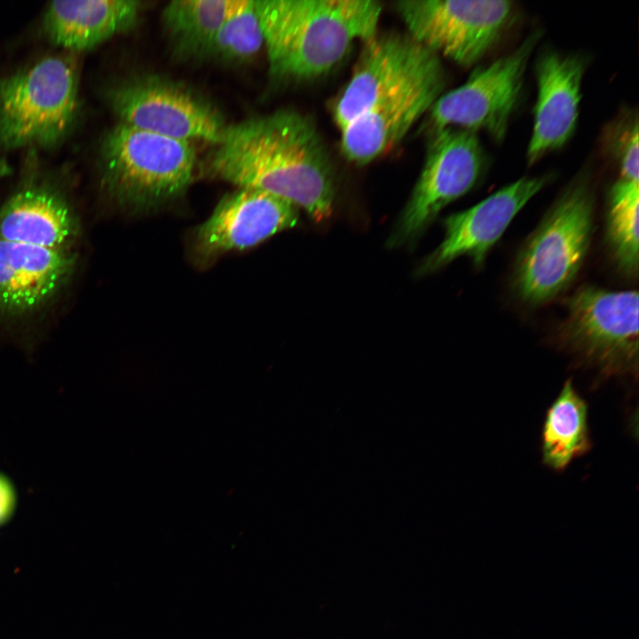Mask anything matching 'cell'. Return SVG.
Here are the masks:
<instances>
[{
  "instance_id": "16",
  "label": "cell",
  "mask_w": 639,
  "mask_h": 639,
  "mask_svg": "<svg viewBox=\"0 0 639 639\" xmlns=\"http://www.w3.org/2000/svg\"><path fill=\"white\" fill-rule=\"evenodd\" d=\"M75 265L70 250L0 239V312L16 316L39 309L64 287Z\"/></svg>"
},
{
  "instance_id": "5",
  "label": "cell",
  "mask_w": 639,
  "mask_h": 639,
  "mask_svg": "<svg viewBox=\"0 0 639 639\" xmlns=\"http://www.w3.org/2000/svg\"><path fill=\"white\" fill-rule=\"evenodd\" d=\"M78 109L75 65L47 57L0 79V145L51 146L63 139Z\"/></svg>"
},
{
  "instance_id": "21",
  "label": "cell",
  "mask_w": 639,
  "mask_h": 639,
  "mask_svg": "<svg viewBox=\"0 0 639 639\" xmlns=\"http://www.w3.org/2000/svg\"><path fill=\"white\" fill-rule=\"evenodd\" d=\"M639 181L619 178L607 198L606 241L618 267L636 277L639 262Z\"/></svg>"
},
{
  "instance_id": "17",
  "label": "cell",
  "mask_w": 639,
  "mask_h": 639,
  "mask_svg": "<svg viewBox=\"0 0 639 639\" xmlns=\"http://www.w3.org/2000/svg\"><path fill=\"white\" fill-rule=\"evenodd\" d=\"M77 234V220L69 205L43 186L18 191L0 209L1 240L70 250Z\"/></svg>"
},
{
  "instance_id": "20",
  "label": "cell",
  "mask_w": 639,
  "mask_h": 639,
  "mask_svg": "<svg viewBox=\"0 0 639 639\" xmlns=\"http://www.w3.org/2000/svg\"><path fill=\"white\" fill-rule=\"evenodd\" d=\"M240 0H174L162 12L164 32L173 54L204 59L217 31Z\"/></svg>"
},
{
  "instance_id": "12",
  "label": "cell",
  "mask_w": 639,
  "mask_h": 639,
  "mask_svg": "<svg viewBox=\"0 0 639 639\" xmlns=\"http://www.w3.org/2000/svg\"><path fill=\"white\" fill-rule=\"evenodd\" d=\"M298 208L280 197L248 187L224 196L210 217L200 225L192 240L198 263L253 248L272 235L294 227Z\"/></svg>"
},
{
  "instance_id": "24",
  "label": "cell",
  "mask_w": 639,
  "mask_h": 639,
  "mask_svg": "<svg viewBox=\"0 0 639 639\" xmlns=\"http://www.w3.org/2000/svg\"><path fill=\"white\" fill-rule=\"evenodd\" d=\"M16 496L10 480L0 473V525L4 523L12 514Z\"/></svg>"
},
{
  "instance_id": "13",
  "label": "cell",
  "mask_w": 639,
  "mask_h": 639,
  "mask_svg": "<svg viewBox=\"0 0 639 639\" xmlns=\"http://www.w3.org/2000/svg\"><path fill=\"white\" fill-rule=\"evenodd\" d=\"M550 176L524 177L503 186L471 208L444 220L441 244L423 261L420 274L435 272L467 256L480 267L514 217L548 183Z\"/></svg>"
},
{
  "instance_id": "10",
  "label": "cell",
  "mask_w": 639,
  "mask_h": 639,
  "mask_svg": "<svg viewBox=\"0 0 639 639\" xmlns=\"http://www.w3.org/2000/svg\"><path fill=\"white\" fill-rule=\"evenodd\" d=\"M568 344L604 375L636 374L639 297L635 290L584 286L567 303Z\"/></svg>"
},
{
  "instance_id": "25",
  "label": "cell",
  "mask_w": 639,
  "mask_h": 639,
  "mask_svg": "<svg viewBox=\"0 0 639 639\" xmlns=\"http://www.w3.org/2000/svg\"><path fill=\"white\" fill-rule=\"evenodd\" d=\"M10 172L9 166L4 162H0V178L6 176Z\"/></svg>"
},
{
  "instance_id": "11",
  "label": "cell",
  "mask_w": 639,
  "mask_h": 639,
  "mask_svg": "<svg viewBox=\"0 0 639 639\" xmlns=\"http://www.w3.org/2000/svg\"><path fill=\"white\" fill-rule=\"evenodd\" d=\"M440 63V57L408 34L377 33L364 43L351 76L335 101V124L341 130Z\"/></svg>"
},
{
  "instance_id": "14",
  "label": "cell",
  "mask_w": 639,
  "mask_h": 639,
  "mask_svg": "<svg viewBox=\"0 0 639 639\" xmlns=\"http://www.w3.org/2000/svg\"><path fill=\"white\" fill-rule=\"evenodd\" d=\"M442 63L356 117L341 131L343 156L367 164L397 146L443 94Z\"/></svg>"
},
{
  "instance_id": "2",
  "label": "cell",
  "mask_w": 639,
  "mask_h": 639,
  "mask_svg": "<svg viewBox=\"0 0 639 639\" xmlns=\"http://www.w3.org/2000/svg\"><path fill=\"white\" fill-rule=\"evenodd\" d=\"M272 76L306 80L333 69L353 43L377 34L374 0H255Z\"/></svg>"
},
{
  "instance_id": "19",
  "label": "cell",
  "mask_w": 639,
  "mask_h": 639,
  "mask_svg": "<svg viewBox=\"0 0 639 639\" xmlns=\"http://www.w3.org/2000/svg\"><path fill=\"white\" fill-rule=\"evenodd\" d=\"M591 446L588 404L568 379L545 415L542 462L555 471H563Z\"/></svg>"
},
{
  "instance_id": "18",
  "label": "cell",
  "mask_w": 639,
  "mask_h": 639,
  "mask_svg": "<svg viewBox=\"0 0 639 639\" xmlns=\"http://www.w3.org/2000/svg\"><path fill=\"white\" fill-rule=\"evenodd\" d=\"M142 7L135 0L54 1L45 11L43 26L55 44L83 51L135 28Z\"/></svg>"
},
{
  "instance_id": "23",
  "label": "cell",
  "mask_w": 639,
  "mask_h": 639,
  "mask_svg": "<svg viewBox=\"0 0 639 639\" xmlns=\"http://www.w3.org/2000/svg\"><path fill=\"white\" fill-rule=\"evenodd\" d=\"M609 151L619 165L620 178L639 181L638 119L629 114L613 124L608 133Z\"/></svg>"
},
{
  "instance_id": "22",
  "label": "cell",
  "mask_w": 639,
  "mask_h": 639,
  "mask_svg": "<svg viewBox=\"0 0 639 639\" xmlns=\"http://www.w3.org/2000/svg\"><path fill=\"white\" fill-rule=\"evenodd\" d=\"M264 47L255 0H240L213 37L204 59L225 65H241Z\"/></svg>"
},
{
  "instance_id": "6",
  "label": "cell",
  "mask_w": 639,
  "mask_h": 639,
  "mask_svg": "<svg viewBox=\"0 0 639 639\" xmlns=\"http://www.w3.org/2000/svg\"><path fill=\"white\" fill-rule=\"evenodd\" d=\"M119 122L168 138L219 144L230 124L204 95L158 74H138L106 91Z\"/></svg>"
},
{
  "instance_id": "9",
  "label": "cell",
  "mask_w": 639,
  "mask_h": 639,
  "mask_svg": "<svg viewBox=\"0 0 639 639\" xmlns=\"http://www.w3.org/2000/svg\"><path fill=\"white\" fill-rule=\"evenodd\" d=\"M486 166L476 132L456 127L431 131L423 167L390 235L389 247L417 239L445 207L478 184Z\"/></svg>"
},
{
  "instance_id": "3",
  "label": "cell",
  "mask_w": 639,
  "mask_h": 639,
  "mask_svg": "<svg viewBox=\"0 0 639 639\" xmlns=\"http://www.w3.org/2000/svg\"><path fill=\"white\" fill-rule=\"evenodd\" d=\"M594 195L589 178L577 177L522 246L515 264L518 296L532 305L558 296L573 281L590 245Z\"/></svg>"
},
{
  "instance_id": "8",
  "label": "cell",
  "mask_w": 639,
  "mask_h": 639,
  "mask_svg": "<svg viewBox=\"0 0 639 639\" xmlns=\"http://www.w3.org/2000/svg\"><path fill=\"white\" fill-rule=\"evenodd\" d=\"M540 36L539 31L531 33L514 51L475 68L465 83L443 93L428 112L430 130L456 127L484 131L493 141L502 142Z\"/></svg>"
},
{
  "instance_id": "1",
  "label": "cell",
  "mask_w": 639,
  "mask_h": 639,
  "mask_svg": "<svg viewBox=\"0 0 639 639\" xmlns=\"http://www.w3.org/2000/svg\"><path fill=\"white\" fill-rule=\"evenodd\" d=\"M209 163L221 179L288 201L315 222L332 214V162L312 121L296 111L281 109L230 124Z\"/></svg>"
},
{
  "instance_id": "4",
  "label": "cell",
  "mask_w": 639,
  "mask_h": 639,
  "mask_svg": "<svg viewBox=\"0 0 639 639\" xmlns=\"http://www.w3.org/2000/svg\"><path fill=\"white\" fill-rule=\"evenodd\" d=\"M100 155L109 193L122 206L138 210L182 196L192 183L197 161L192 142L121 122L105 137Z\"/></svg>"
},
{
  "instance_id": "15",
  "label": "cell",
  "mask_w": 639,
  "mask_h": 639,
  "mask_svg": "<svg viewBox=\"0 0 639 639\" xmlns=\"http://www.w3.org/2000/svg\"><path fill=\"white\" fill-rule=\"evenodd\" d=\"M586 60L578 54L548 50L535 65L537 98L526 150L529 165L563 147L575 132Z\"/></svg>"
},
{
  "instance_id": "7",
  "label": "cell",
  "mask_w": 639,
  "mask_h": 639,
  "mask_svg": "<svg viewBox=\"0 0 639 639\" xmlns=\"http://www.w3.org/2000/svg\"><path fill=\"white\" fill-rule=\"evenodd\" d=\"M396 9L412 38L465 67L493 50L517 16L507 0H405Z\"/></svg>"
}]
</instances>
